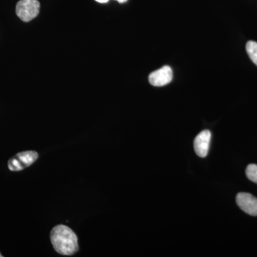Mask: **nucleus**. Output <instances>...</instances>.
Returning <instances> with one entry per match:
<instances>
[{
  "mask_svg": "<svg viewBox=\"0 0 257 257\" xmlns=\"http://www.w3.org/2000/svg\"><path fill=\"white\" fill-rule=\"evenodd\" d=\"M211 138V134L209 130H204L196 137L194 141V148L198 156L202 158L207 156Z\"/></svg>",
  "mask_w": 257,
  "mask_h": 257,
  "instance_id": "obj_6",
  "label": "nucleus"
},
{
  "mask_svg": "<svg viewBox=\"0 0 257 257\" xmlns=\"http://www.w3.org/2000/svg\"><path fill=\"white\" fill-rule=\"evenodd\" d=\"M246 175L249 180L257 184V165L254 164L248 165L246 170Z\"/></svg>",
  "mask_w": 257,
  "mask_h": 257,
  "instance_id": "obj_8",
  "label": "nucleus"
},
{
  "mask_svg": "<svg viewBox=\"0 0 257 257\" xmlns=\"http://www.w3.org/2000/svg\"><path fill=\"white\" fill-rule=\"evenodd\" d=\"M116 1L119 2V3H126L127 0H116Z\"/></svg>",
  "mask_w": 257,
  "mask_h": 257,
  "instance_id": "obj_10",
  "label": "nucleus"
},
{
  "mask_svg": "<svg viewBox=\"0 0 257 257\" xmlns=\"http://www.w3.org/2000/svg\"><path fill=\"white\" fill-rule=\"evenodd\" d=\"M38 157V154L35 151L20 152L10 159L8 162V167L13 172L23 170L36 162Z\"/></svg>",
  "mask_w": 257,
  "mask_h": 257,
  "instance_id": "obj_3",
  "label": "nucleus"
},
{
  "mask_svg": "<svg viewBox=\"0 0 257 257\" xmlns=\"http://www.w3.org/2000/svg\"><path fill=\"white\" fill-rule=\"evenodd\" d=\"M95 1L99 3H106L109 0H95Z\"/></svg>",
  "mask_w": 257,
  "mask_h": 257,
  "instance_id": "obj_9",
  "label": "nucleus"
},
{
  "mask_svg": "<svg viewBox=\"0 0 257 257\" xmlns=\"http://www.w3.org/2000/svg\"><path fill=\"white\" fill-rule=\"evenodd\" d=\"M172 78L173 72L172 68L169 66H164L150 74L149 82L155 87H162L172 82Z\"/></svg>",
  "mask_w": 257,
  "mask_h": 257,
  "instance_id": "obj_4",
  "label": "nucleus"
},
{
  "mask_svg": "<svg viewBox=\"0 0 257 257\" xmlns=\"http://www.w3.org/2000/svg\"><path fill=\"white\" fill-rule=\"evenodd\" d=\"M51 242L57 253L72 255L79 250L78 239L75 233L68 226L57 225L50 233Z\"/></svg>",
  "mask_w": 257,
  "mask_h": 257,
  "instance_id": "obj_1",
  "label": "nucleus"
},
{
  "mask_svg": "<svg viewBox=\"0 0 257 257\" xmlns=\"http://www.w3.org/2000/svg\"><path fill=\"white\" fill-rule=\"evenodd\" d=\"M246 50L250 59L257 66V42L248 41L246 44Z\"/></svg>",
  "mask_w": 257,
  "mask_h": 257,
  "instance_id": "obj_7",
  "label": "nucleus"
},
{
  "mask_svg": "<svg viewBox=\"0 0 257 257\" xmlns=\"http://www.w3.org/2000/svg\"><path fill=\"white\" fill-rule=\"evenodd\" d=\"M3 255L1 254V253H0V257H3Z\"/></svg>",
  "mask_w": 257,
  "mask_h": 257,
  "instance_id": "obj_11",
  "label": "nucleus"
},
{
  "mask_svg": "<svg viewBox=\"0 0 257 257\" xmlns=\"http://www.w3.org/2000/svg\"><path fill=\"white\" fill-rule=\"evenodd\" d=\"M40 4L37 0H20L16 6L17 15L25 23L38 16Z\"/></svg>",
  "mask_w": 257,
  "mask_h": 257,
  "instance_id": "obj_2",
  "label": "nucleus"
},
{
  "mask_svg": "<svg viewBox=\"0 0 257 257\" xmlns=\"http://www.w3.org/2000/svg\"><path fill=\"white\" fill-rule=\"evenodd\" d=\"M236 201L241 210L249 215L257 216V198L248 193L240 192Z\"/></svg>",
  "mask_w": 257,
  "mask_h": 257,
  "instance_id": "obj_5",
  "label": "nucleus"
}]
</instances>
